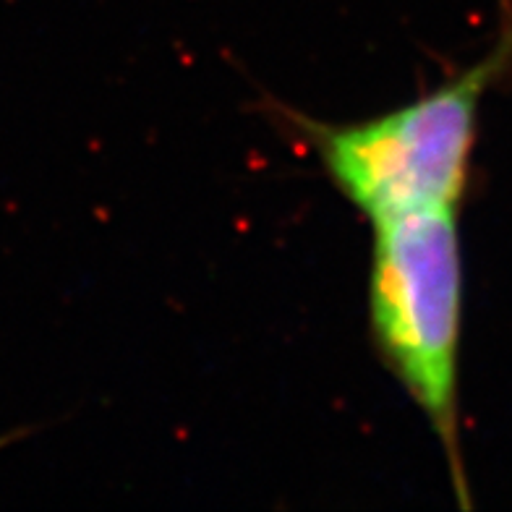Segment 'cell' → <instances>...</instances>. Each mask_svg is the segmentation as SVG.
<instances>
[{"label":"cell","mask_w":512,"mask_h":512,"mask_svg":"<svg viewBox=\"0 0 512 512\" xmlns=\"http://www.w3.org/2000/svg\"><path fill=\"white\" fill-rule=\"evenodd\" d=\"M21 437H24V432H14V434H6V437H0V450L11 445V442H16V439H21Z\"/></svg>","instance_id":"obj_3"},{"label":"cell","mask_w":512,"mask_h":512,"mask_svg":"<svg viewBox=\"0 0 512 512\" xmlns=\"http://www.w3.org/2000/svg\"><path fill=\"white\" fill-rule=\"evenodd\" d=\"M369 324L384 366L424 411L460 507H471L460 442L458 361L463 254L458 209L429 207L374 220Z\"/></svg>","instance_id":"obj_1"},{"label":"cell","mask_w":512,"mask_h":512,"mask_svg":"<svg viewBox=\"0 0 512 512\" xmlns=\"http://www.w3.org/2000/svg\"><path fill=\"white\" fill-rule=\"evenodd\" d=\"M510 68L512 8L481 61L403 108L340 126L290 110L285 115L314 147L332 186L371 223L413 209H458L481 102Z\"/></svg>","instance_id":"obj_2"}]
</instances>
